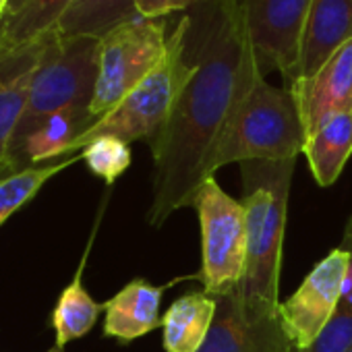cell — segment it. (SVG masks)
Masks as SVG:
<instances>
[{
    "instance_id": "obj_1",
    "label": "cell",
    "mask_w": 352,
    "mask_h": 352,
    "mask_svg": "<svg viewBox=\"0 0 352 352\" xmlns=\"http://www.w3.org/2000/svg\"><path fill=\"white\" fill-rule=\"evenodd\" d=\"M204 9L201 30L191 23L189 34L193 75L149 143L153 187L147 222L155 228L174 212L191 208L204 183L216 176V151L232 112L255 77L263 75L236 0H212Z\"/></svg>"
},
{
    "instance_id": "obj_2",
    "label": "cell",
    "mask_w": 352,
    "mask_h": 352,
    "mask_svg": "<svg viewBox=\"0 0 352 352\" xmlns=\"http://www.w3.org/2000/svg\"><path fill=\"white\" fill-rule=\"evenodd\" d=\"M296 157L251 160L241 164L243 206L247 214V272L239 286L251 315H278L280 270L288 197Z\"/></svg>"
},
{
    "instance_id": "obj_3",
    "label": "cell",
    "mask_w": 352,
    "mask_h": 352,
    "mask_svg": "<svg viewBox=\"0 0 352 352\" xmlns=\"http://www.w3.org/2000/svg\"><path fill=\"white\" fill-rule=\"evenodd\" d=\"M191 15L185 13L176 28L168 34V50L164 60L106 116L96 120L69 149V155H77L91 139L112 135L124 143L147 141L166 124L183 87L193 75V60L189 56Z\"/></svg>"
},
{
    "instance_id": "obj_4",
    "label": "cell",
    "mask_w": 352,
    "mask_h": 352,
    "mask_svg": "<svg viewBox=\"0 0 352 352\" xmlns=\"http://www.w3.org/2000/svg\"><path fill=\"white\" fill-rule=\"evenodd\" d=\"M307 133L290 89L257 75L239 100L216 151L214 170L251 160H292L305 149Z\"/></svg>"
},
{
    "instance_id": "obj_5",
    "label": "cell",
    "mask_w": 352,
    "mask_h": 352,
    "mask_svg": "<svg viewBox=\"0 0 352 352\" xmlns=\"http://www.w3.org/2000/svg\"><path fill=\"white\" fill-rule=\"evenodd\" d=\"M98 38H65L54 30V36L36 69L25 112L9 147V168L30 133L44 118L67 108L91 106L98 81Z\"/></svg>"
},
{
    "instance_id": "obj_6",
    "label": "cell",
    "mask_w": 352,
    "mask_h": 352,
    "mask_svg": "<svg viewBox=\"0 0 352 352\" xmlns=\"http://www.w3.org/2000/svg\"><path fill=\"white\" fill-rule=\"evenodd\" d=\"M168 34L162 19L133 17L100 38L98 81L89 114L96 120L114 110L166 56Z\"/></svg>"
},
{
    "instance_id": "obj_7",
    "label": "cell",
    "mask_w": 352,
    "mask_h": 352,
    "mask_svg": "<svg viewBox=\"0 0 352 352\" xmlns=\"http://www.w3.org/2000/svg\"><path fill=\"white\" fill-rule=\"evenodd\" d=\"M201 230L204 292L224 296L243 284L247 272V214L243 201L230 197L214 179H208L193 199Z\"/></svg>"
},
{
    "instance_id": "obj_8",
    "label": "cell",
    "mask_w": 352,
    "mask_h": 352,
    "mask_svg": "<svg viewBox=\"0 0 352 352\" xmlns=\"http://www.w3.org/2000/svg\"><path fill=\"white\" fill-rule=\"evenodd\" d=\"M350 255L346 249H331L307 274L302 284L278 305V321L296 350H305L333 317L340 300Z\"/></svg>"
},
{
    "instance_id": "obj_9",
    "label": "cell",
    "mask_w": 352,
    "mask_h": 352,
    "mask_svg": "<svg viewBox=\"0 0 352 352\" xmlns=\"http://www.w3.org/2000/svg\"><path fill=\"white\" fill-rule=\"evenodd\" d=\"M261 73L296 79L298 48L311 0H236Z\"/></svg>"
},
{
    "instance_id": "obj_10",
    "label": "cell",
    "mask_w": 352,
    "mask_h": 352,
    "mask_svg": "<svg viewBox=\"0 0 352 352\" xmlns=\"http://www.w3.org/2000/svg\"><path fill=\"white\" fill-rule=\"evenodd\" d=\"M199 352H296L278 315H251L239 288L218 296V313Z\"/></svg>"
},
{
    "instance_id": "obj_11",
    "label": "cell",
    "mask_w": 352,
    "mask_h": 352,
    "mask_svg": "<svg viewBox=\"0 0 352 352\" xmlns=\"http://www.w3.org/2000/svg\"><path fill=\"white\" fill-rule=\"evenodd\" d=\"M294 96L307 139L333 116L352 110V40L315 75L288 85Z\"/></svg>"
},
{
    "instance_id": "obj_12",
    "label": "cell",
    "mask_w": 352,
    "mask_h": 352,
    "mask_svg": "<svg viewBox=\"0 0 352 352\" xmlns=\"http://www.w3.org/2000/svg\"><path fill=\"white\" fill-rule=\"evenodd\" d=\"M350 40L352 0H311L300 34L296 79L315 75Z\"/></svg>"
},
{
    "instance_id": "obj_13",
    "label": "cell",
    "mask_w": 352,
    "mask_h": 352,
    "mask_svg": "<svg viewBox=\"0 0 352 352\" xmlns=\"http://www.w3.org/2000/svg\"><path fill=\"white\" fill-rule=\"evenodd\" d=\"M170 286L172 284L155 286L143 278L124 284L104 302V338L129 344L162 327L160 305Z\"/></svg>"
},
{
    "instance_id": "obj_14",
    "label": "cell",
    "mask_w": 352,
    "mask_h": 352,
    "mask_svg": "<svg viewBox=\"0 0 352 352\" xmlns=\"http://www.w3.org/2000/svg\"><path fill=\"white\" fill-rule=\"evenodd\" d=\"M52 36L54 32L46 34L19 56L0 67V172H13L9 168V147L25 112L36 69Z\"/></svg>"
},
{
    "instance_id": "obj_15",
    "label": "cell",
    "mask_w": 352,
    "mask_h": 352,
    "mask_svg": "<svg viewBox=\"0 0 352 352\" xmlns=\"http://www.w3.org/2000/svg\"><path fill=\"white\" fill-rule=\"evenodd\" d=\"M94 124L89 108H67L44 118L11 160V168L23 170L50 164L54 157H69L71 145Z\"/></svg>"
},
{
    "instance_id": "obj_16",
    "label": "cell",
    "mask_w": 352,
    "mask_h": 352,
    "mask_svg": "<svg viewBox=\"0 0 352 352\" xmlns=\"http://www.w3.org/2000/svg\"><path fill=\"white\" fill-rule=\"evenodd\" d=\"M218 313V296L204 290L187 292L172 300L162 315L164 352H199Z\"/></svg>"
},
{
    "instance_id": "obj_17",
    "label": "cell",
    "mask_w": 352,
    "mask_h": 352,
    "mask_svg": "<svg viewBox=\"0 0 352 352\" xmlns=\"http://www.w3.org/2000/svg\"><path fill=\"white\" fill-rule=\"evenodd\" d=\"M75 3L77 0H25L17 13L0 17V67L54 32Z\"/></svg>"
},
{
    "instance_id": "obj_18",
    "label": "cell",
    "mask_w": 352,
    "mask_h": 352,
    "mask_svg": "<svg viewBox=\"0 0 352 352\" xmlns=\"http://www.w3.org/2000/svg\"><path fill=\"white\" fill-rule=\"evenodd\" d=\"M302 155L319 187L333 185L352 155V110L333 116L313 133L305 143Z\"/></svg>"
},
{
    "instance_id": "obj_19",
    "label": "cell",
    "mask_w": 352,
    "mask_h": 352,
    "mask_svg": "<svg viewBox=\"0 0 352 352\" xmlns=\"http://www.w3.org/2000/svg\"><path fill=\"white\" fill-rule=\"evenodd\" d=\"M87 253L83 255L71 284L60 292L56 307L52 311V327H54V346L65 348L67 344L85 338L94 325L98 323L104 302H98L83 286V270H85Z\"/></svg>"
},
{
    "instance_id": "obj_20",
    "label": "cell",
    "mask_w": 352,
    "mask_h": 352,
    "mask_svg": "<svg viewBox=\"0 0 352 352\" xmlns=\"http://www.w3.org/2000/svg\"><path fill=\"white\" fill-rule=\"evenodd\" d=\"M135 3L137 0H77L58 21L56 32L65 38L89 36L100 40L116 25L139 17Z\"/></svg>"
},
{
    "instance_id": "obj_21",
    "label": "cell",
    "mask_w": 352,
    "mask_h": 352,
    "mask_svg": "<svg viewBox=\"0 0 352 352\" xmlns=\"http://www.w3.org/2000/svg\"><path fill=\"white\" fill-rule=\"evenodd\" d=\"M77 160H81L79 153L63 157L60 162L23 168V170L3 176V179H0V226H3L13 214H17L23 206H28L50 179H54L56 174H60L65 168H69Z\"/></svg>"
},
{
    "instance_id": "obj_22",
    "label": "cell",
    "mask_w": 352,
    "mask_h": 352,
    "mask_svg": "<svg viewBox=\"0 0 352 352\" xmlns=\"http://www.w3.org/2000/svg\"><path fill=\"white\" fill-rule=\"evenodd\" d=\"M79 155L87 164L89 172L100 176L106 185H114L126 172L133 160L131 145L112 135H102L91 139L79 151Z\"/></svg>"
},
{
    "instance_id": "obj_23",
    "label": "cell",
    "mask_w": 352,
    "mask_h": 352,
    "mask_svg": "<svg viewBox=\"0 0 352 352\" xmlns=\"http://www.w3.org/2000/svg\"><path fill=\"white\" fill-rule=\"evenodd\" d=\"M352 350V307L340 302L329 323L311 346L296 352H350Z\"/></svg>"
},
{
    "instance_id": "obj_24",
    "label": "cell",
    "mask_w": 352,
    "mask_h": 352,
    "mask_svg": "<svg viewBox=\"0 0 352 352\" xmlns=\"http://www.w3.org/2000/svg\"><path fill=\"white\" fill-rule=\"evenodd\" d=\"M212 0H137L135 9L143 19H162L174 13H185L197 7H204Z\"/></svg>"
},
{
    "instance_id": "obj_25",
    "label": "cell",
    "mask_w": 352,
    "mask_h": 352,
    "mask_svg": "<svg viewBox=\"0 0 352 352\" xmlns=\"http://www.w3.org/2000/svg\"><path fill=\"white\" fill-rule=\"evenodd\" d=\"M342 249L348 251L350 255V261H348V270H346V278H344V288H342V300L344 305H350L352 307V216L346 224V236L340 245Z\"/></svg>"
},
{
    "instance_id": "obj_26",
    "label": "cell",
    "mask_w": 352,
    "mask_h": 352,
    "mask_svg": "<svg viewBox=\"0 0 352 352\" xmlns=\"http://www.w3.org/2000/svg\"><path fill=\"white\" fill-rule=\"evenodd\" d=\"M23 5H25V0H11V7H9L7 15H11V13H17V11H19Z\"/></svg>"
},
{
    "instance_id": "obj_27",
    "label": "cell",
    "mask_w": 352,
    "mask_h": 352,
    "mask_svg": "<svg viewBox=\"0 0 352 352\" xmlns=\"http://www.w3.org/2000/svg\"><path fill=\"white\" fill-rule=\"evenodd\" d=\"M11 7V0H0V17H5Z\"/></svg>"
},
{
    "instance_id": "obj_28",
    "label": "cell",
    "mask_w": 352,
    "mask_h": 352,
    "mask_svg": "<svg viewBox=\"0 0 352 352\" xmlns=\"http://www.w3.org/2000/svg\"><path fill=\"white\" fill-rule=\"evenodd\" d=\"M46 352H65V348H58V346H52L50 350H46Z\"/></svg>"
},
{
    "instance_id": "obj_29",
    "label": "cell",
    "mask_w": 352,
    "mask_h": 352,
    "mask_svg": "<svg viewBox=\"0 0 352 352\" xmlns=\"http://www.w3.org/2000/svg\"><path fill=\"white\" fill-rule=\"evenodd\" d=\"M7 174H13V172H0V179H3V176H7Z\"/></svg>"
},
{
    "instance_id": "obj_30",
    "label": "cell",
    "mask_w": 352,
    "mask_h": 352,
    "mask_svg": "<svg viewBox=\"0 0 352 352\" xmlns=\"http://www.w3.org/2000/svg\"><path fill=\"white\" fill-rule=\"evenodd\" d=\"M350 352H352V350H350Z\"/></svg>"
}]
</instances>
